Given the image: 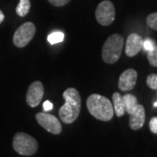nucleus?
I'll return each mask as SVG.
<instances>
[{
	"label": "nucleus",
	"instance_id": "f257e3e1",
	"mask_svg": "<svg viewBox=\"0 0 157 157\" xmlns=\"http://www.w3.org/2000/svg\"><path fill=\"white\" fill-rule=\"evenodd\" d=\"M65 104L60 107L59 114L64 123L74 122L79 115L81 108V98L78 91L73 87H69L63 93Z\"/></svg>",
	"mask_w": 157,
	"mask_h": 157
},
{
	"label": "nucleus",
	"instance_id": "f03ea898",
	"mask_svg": "<svg viewBox=\"0 0 157 157\" xmlns=\"http://www.w3.org/2000/svg\"><path fill=\"white\" fill-rule=\"evenodd\" d=\"M86 107L91 115L102 121H111L114 114L113 107L110 100L98 94H91L87 98Z\"/></svg>",
	"mask_w": 157,
	"mask_h": 157
},
{
	"label": "nucleus",
	"instance_id": "7ed1b4c3",
	"mask_svg": "<svg viewBox=\"0 0 157 157\" xmlns=\"http://www.w3.org/2000/svg\"><path fill=\"white\" fill-rule=\"evenodd\" d=\"M124 45L123 37L115 33L108 37L102 47V59L107 64H113L121 58Z\"/></svg>",
	"mask_w": 157,
	"mask_h": 157
},
{
	"label": "nucleus",
	"instance_id": "20e7f679",
	"mask_svg": "<svg viewBox=\"0 0 157 157\" xmlns=\"http://www.w3.org/2000/svg\"><path fill=\"white\" fill-rule=\"evenodd\" d=\"M12 146L17 154L30 156L37 152L39 144L33 136L23 132H18L13 137Z\"/></svg>",
	"mask_w": 157,
	"mask_h": 157
},
{
	"label": "nucleus",
	"instance_id": "39448f33",
	"mask_svg": "<svg viewBox=\"0 0 157 157\" xmlns=\"http://www.w3.org/2000/svg\"><path fill=\"white\" fill-rule=\"evenodd\" d=\"M36 33V26L33 23L25 22L16 30L13 35V44L18 48L28 45Z\"/></svg>",
	"mask_w": 157,
	"mask_h": 157
},
{
	"label": "nucleus",
	"instance_id": "423d86ee",
	"mask_svg": "<svg viewBox=\"0 0 157 157\" xmlns=\"http://www.w3.org/2000/svg\"><path fill=\"white\" fill-rule=\"evenodd\" d=\"M95 17L98 23L101 25H110L115 19V9L113 4L109 0L101 2L96 8Z\"/></svg>",
	"mask_w": 157,
	"mask_h": 157
},
{
	"label": "nucleus",
	"instance_id": "0eeeda50",
	"mask_svg": "<svg viewBox=\"0 0 157 157\" xmlns=\"http://www.w3.org/2000/svg\"><path fill=\"white\" fill-rule=\"evenodd\" d=\"M38 123L53 135H59L62 132V125L58 118L47 113H38L36 114Z\"/></svg>",
	"mask_w": 157,
	"mask_h": 157
},
{
	"label": "nucleus",
	"instance_id": "6e6552de",
	"mask_svg": "<svg viewBox=\"0 0 157 157\" xmlns=\"http://www.w3.org/2000/svg\"><path fill=\"white\" fill-rule=\"evenodd\" d=\"M44 96V86L41 81H34L30 85L27 94L26 102L31 107H38Z\"/></svg>",
	"mask_w": 157,
	"mask_h": 157
},
{
	"label": "nucleus",
	"instance_id": "1a4fd4ad",
	"mask_svg": "<svg viewBox=\"0 0 157 157\" xmlns=\"http://www.w3.org/2000/svg\"><path fill=\"white\" fill-rule=\"evenodd\" d=\"M137 81V72L133 68L127 69L121 74L118 82V87L123 92L134 89Z\"/></svg>",
	"mask_w": 157,
	"mask_h": 157
},
{
	"label": "nucleus",
	"instance_id": "9d476101",
	"mask_svg": "<svg viewBox=\"0 0 157 157\" xmlns=\"http://www.w3.org/2000/svg\"><path fill=\"white\" fill-rule=\"evenodd\" d=\"M142 43H143V39L139 34H130L126 42V48H125L126 55L130 58L137 55L142 49Z\"/></svg>",
	"mask_w": 157,
	"mask_h": 157
},
{
	"label": "nucleus",
	"instance_id": "9b49d317",
	"mask_svg": "<svg viewBox=\"0 0 157 157\" xmlns=\"http://www.w3.org/2000/svg\"><path fill=\"white\" fill-rule=\"evenodd\" d=\"M145 118H146L145 108L142 105L138 104L135 112H133L130 114L129 127L133 130H138L141 128L145 123Z\"/></svg>",
	"mask_w": 157,
	"mask_h": 157
},
{
	"label": "nucleus",
	"instance_id": "f8f14e48",
	"mask_svg": "<svg viewBox=\"0 0 157 157\" xmlns=\"http://www.w3.org/2000/svg\"><path fill=\"white\" fill-rule=\"evenodd\" d=\"M113 111L118 117H121L126 113L125 104H124L123 97L119 93H113Z\"/></svg>",
	"mask_w": 157,
	"mask_h": 157
},
{
	"label": "nucleus",
	"instance_id": "ddd939ff",
	"mask_svg": "<svg viewBox=\"0 0 157 157\" xmlns=\"http://www.w3.org/2000/svg\"><path fill=\"white\" fill-rule=\"evenodd\" d=\"M122 97H123L124 104H125L126 113L131 114L132 113L135 112V110L137 108V106H138L137 98L134 94H127Z\"/></svg>",
	"mask_w": 157,
	"mask_h": 157
},
{
	"label": "nucleus",
	"instance_id": "4468645a",
	"mask_svg": "<svg viewBox=\"0 0 157 157\" xmlns=\"http://www.w3.org/2000/svg\"><path fill=\"white\" fill-rule=\"evenodd\" d=\"M31 9V1L30 0H19V4L16 8V12L18 16L25 17L26 16Z\"/></svg>",
	"mask_w": 157,
	"mask_h": 157
},
{
	"label": "nucleus",
	"instance_id": "2eb2a0df",
	"mask_svg": "<svg viewBox=\"0 0 157 157\" xmlns=\"http://www.w3.org/2000/svg\"><path fill=\"white\" fill-rule=\"evenodd\" d=\"M65 34L62 32H53L48 35L47 37V41L50 43L51 45H55L58 43H60L64 40Z\"/></svg>",
	"mask_w": 157,
	"mask_h": 157
},
{
	"label": "nucleus",
	"instance_id": "dca6fc26",
	"mask_svg": "<svg viewBox=\"0 0 157 157\" xmlns=\"http://www.w3.org/2000/svg\"><path fill=\"white\" fill-rule=\"evenodd\" d=\"M147 59L152 67H157V45H155L151 51L147 52Z\"/></svg>",
	"mask_w": 157,
	"mask_h": 157
},
{
	"label": "nucleus",
	"instance_id": "f3484780",
	"mask_svg": "<svg viewBox=\"0 0 157 157\" xmlns=\"http://www.w3.org/2000/svg\"><path fill=\"white\" fill-rule=\"evenodd\" d=\"M147 24L150 28L157 31V12H153L147 17Z\"/></svg>",
	"mask_w": 157,
	"mask_h": 157
},
{
	"label": "nucleus",
	"instance_id": "a211bd4d",
	"mask_svg": "<svg viewBox=\"0 0 157 157\" xmlns=\"http://www.w3.org/2000/svg\"><path fill=\"white\" fill-rule=\"evenodd\" d=\"M147 85L149 88L153 90H157V74L151 73L147 78Z\"/></svg>",
	"mask_w": 157,
	"mask_h": 157
},
{
	"label": "nucleus",
	"instance_id": "6ab92c4d",
	"mask_svg": "<svg viewBox=\"0 0 157 157\" xmlns=\"http://www.w3.org/2000/svg\"><path fill=\"white\" fill-rule=\"evenodd\" d=\"M155 43L153 39H149V38H147L146 39L143 40V43H142V48L144 49V51L146 52H149L151 51L155 46Z\"/></svg>",
	"mask_w": 157,
	"mask_h": 157
},
{
	"label": "nucleus",
	"instance_id": "aec40b11",
	"mask_svg": "<svg viewBox=\"0 0 157 157\" xmlns=\"http://www.w3.org/2000/svg\"><path fill=\"white\" fill-rule=\"evenodd\" d=\"M71 0H48V2L51 3V5L57 6V7H61V6L67 5Z\"/></svg>",
	"mask_w": 157,
	"mask_h": 157
},
{
	"label": "nucleus",
	"instance_id": "412c9836",
	"mask_svg": "<svg viewBox=\"0 0 157 157\" xmlns=\"http://www.w3.org/2000/svg\"><path fill=\"white\" fill-rule=\"evenodd\" d=\"M149 128L151 130L152 133L157 135V116L151 118L149 121Z\"/></svg>",
	"mask_w": 157,
	"mask_h": 157
},
{
	"label": "nucleus",
	"instance_id": "4be33fe9",
	"mask_svg": "<svg viewBox=\"0 0 157 157\" xmlns=\"http://www.w3.org/2000/svg\"><path fill=\"white\" fill-rule=\"evenodd\" d=\"M52 108H53V105H52V103L51 101H45L43 103V109H44L45 112H49Z\"/></svg>",
	"mask_w": 157,
	"mask_h": 157
},
{
	"label": "nucleus",
	"instance_id": "5701e85b",
	"mask_svg": "<svg viewBox=\"0 0 157 157\" xmlns=\"http://www.w3.org/2000/svg\"><path fill=\"white\" fill-rule=\"evenodd\" d=\"M4 19H5V15H4L3 11L0 10V24L4 21Z\"/></svg>",
	"mask_w": 157,
	"mask_h": 157
},
{
	"label": "nucleus",
	"instance_id": "b1692460",
	"mask_svg": "<svg viewBox=\"0 0 157 157\" xmlns=\"http://www.w3.org/2000/svg\"><path fill=\"white\" fill-rule=\"evenodd\" d=\"M154 107H157V101L154 103Z\"/></svg>",
	"mask_w": 157,
	"mask_h": 157
}]
</instances>
